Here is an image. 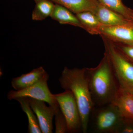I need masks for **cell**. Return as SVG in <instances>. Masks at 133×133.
<instances>
[{"mask_svg":"<svg viewBox=\"0 0 133 133\" xmlns=\"http://www.w3.org/2000/svg\"><path fill=\"white\" fill-rule=\"evenodd\" d=\"M86 71L95 106L112 103L120 88L107 55L105 52L97 66L86 68Z\"/></svg>","mask_w":133,"mask_h":133,"instance_id":"7a4b0ae2","label":"cell"},{"mask_svg":"<svg viewBox=\"0 0 133 133\" xmlns=\"http://www.w3.org/2000/svg\"><path fill=\"white\" fill-rule=\"evenodd\" d=\"M51 0H40L36 2L32 14L34 21H42L52 14L55 4Z\"/></svg>","mask_w":133,"mask_h":133,"instance_id":"2e32d148","label":"cell"},{"mask_svg":"<svg viewBox=\"0 0 133 133\" xmlns=\"http://www.w3.org/2000/svg\"><path fill=\"white\" fill-rule=\"evenodd\" d=\"M77 14L90 11L94 12L99 2L97 0H51Z\"/></svg>","mask_w":133,"mask_h":133,"instance_id":"8fae6325","label":"cell"},{"mask_svg":"<svg viewBox=\"0 0 133 133\" xmlns=\"http://www.w3.org/2000/svg\"><path fill=\"white\" fill-rule=\"evenodd\" d=\"M35 1L36 2V3L38 1H40V0H35Z\"/></svg>","mask_w":133,"mask_h":133,"instance_id":"44dd1931","label":"cell"},{"mask_svg":"<svg viewBox=\"0 0 133 133\" xmlns=\"http://www.w3.org/2000/svg\"><path fill=\"white\" fill-rule=\"evenodd\" d=\"M99 35L114 43L133 45V22L125 25L108 26L101 25Z\"/></svg>","mask_w":133,"mask_h":133,"instance_id":"52a82bcc","label":"cell"},{"mask_svg":"<svg viewBox=\"0 0 133 133\" xmlns=\"http://www.w3.org/2000/svg\"><path fill=\"white\" fill-rule=\"evenodd\" d=\"M102 38L105 52L109 58L120 88L133 94V64L118 49L114 43Z\"/></svg>","mask_w":133,"mask_h":133,"instance_id":"3957f363","label":"cell"},{"mask_svg":"<svg viewBox=\"0 0 133 133\" xmlns=\"http://www.w3.org/2000/svg\"><path fill=\"white\" fill-rule=\"evenodd\" d=\"M76 15L83 29L91 35H99L100 27L102 24L93 13L87 11L76 14Z\"/></svg>","mask_w":133,"mask_h":133,"instance_id":"5bb4252c","label":"cell"},{"mask_svg":"<svg viewBox=\"0 0 133 133\" xmlns=\"http://www.w3.org/2000/svg\"><path fill=\"white\" fill-rule=\"evenodd\" d=\"M55 133H69L67 123L64 115L59 108L55 115Z\"/></svg>","mask_w":133,"mask_h":133,"instance_id":"ac0fdd59","label":"cell"},{"mask_svg":"<svg viewBox=\"0 0 133 133\" xmlns=\"http://www.w3.org/2000/svg\"><path fill=\"white\" fill-rule=\"evenodd\" d=\"M113 43L118 49L133 64V45Z\"/></svg>","mask_w":133,"mask_h":133,"instance_id":"d6986e66","label":"cell"},{"mask_svg":"<svg viewBox=\"0 0 133 133\" xmlns=\"http://www.w3.org/2000/svg\"><path fill=\"white\" fill-rule=\"evenodd\" d=\"M46 73L43 67L40 66L30 72L12 79L11 85L15 90L26 89L37 83Z\"/></svg>","mask_w":133,"mask_h":133,"instance_id":"30bf717a","label":"cell"},{"mask_svg":"<svg viewBox=\"0 0 133 133\" xmlns=\"http://www.w3.org/2000/svg\"><path fill=\"white\" fill-rule=\"evenodd\" d=\"M94 108L93 114L94 131L98 133H116L123 117L112 103Z\"/></svg>","mask_w":133,"mask_h":133,"instance_id":"277c9868","label":"cell"},{"mask_svg":"<svg viewBox=\"0 0 133 133\" xmlns=\"http://www.w3.org/2000/svg\"><path fill=\"white\" fill-rule=\"evenodd\" d=\"M53 20L57 21L60 24H69L83 29L79 20L72 12L63 6L56 3L50 16Z\"/></svg>","mask_w":133,"mask_h":133,"instance_id":"4fadbf2b","label":"cell"},{"mask_svg":"<svg viewBox=\"0 0 133 133\" xmlns=\"http://www.w3.org/2000/svg\"></svg>","mask_w":133,"mask_h":133,"instance_id":"7402d4cb","label":"cell"},{"mask_svg":"<svg viewBox=\"0 0 133 133\" xmlns=\"http://www.w3.org/2000/svg\"><path fill=\"white\" fill-rule=\"evenodd\" d=\"M49 78L47 72L37 83L28 88L19 91H10L8 93V98L12 100L21 97L33 98L44 101L55 109H58L59 105L48 87Z\"/></svg>","mask_w":133,"mask_h":133,"instance_id":"5b68a950","label":"cell"},{"mask_svg":"<svg viewBox=\"0 0 133 133\" xmlns=\"http://www.w3.org/2000/svg\"><path fill=\"white\" fill-rule=\"evenodd\" d=\"M54 95L66 119L69 133L78 132L81 129V117L73 94L70 91L65 90Z\"/></svg>","mask_w":133,"mask_h":133,"instance_id":"8992f818","label":"cell"},{"mask_svg":"<svg viewBox=\"0 0 133 133\" xmlns=\"http://www.w3.org/2000/svg\"><path fill=\"white\" fill-rule=\"evenodd\" d=\"M112 103L118 108L123 118L133 119V94L120 89Z\"/></svg>","mask_w":133,"mask_h":133,"instance_id":"7c38bea8","label":"cell"},{"mask_svg":"<svg viewBox=\"0 0 133 133\" xmlns=\"http://www.w3.org/2000/svg\"><path fill=\"white\" fill-rule=\"evenodd\" d=\"M93 13L101 24L105 26L125 25L133 22L120 14L106 7L100 3Z\"/></svg>","mask_w":133,"mask_h":133,"instance_id":"9c48e42d","label":"cell"},{"mask_svg":"<svg viewBox=\"0 0 133 133\" xmlns=\"http://www.w3.org/2000/svg\"><path fill=\"white\" fill-rule=\"evenodd\" d=\"M15 100L19 102L22 110L26 114L28 117V133H42L38 119L30 105L28 97H21L17 98Z\"/></svg>","mask_w":133,"mask_h":133,"instance_id":"9a60e30c","label":"cell"},{"mask_svg":"<svg viewBox=\"0 0 133 133\" xmlns=\"http://www.w3.org/2000/svg\"><path fill=\"white\" fill-rule=\"evenodd\" d=\"M103 6L111 9L133 21V10L126 6L122 0H97Z\"/></svg>","mask_w":133,"mask_h":133,"instance_id":"e0dca14e","label":"cell"},{"mask_svg":"<svg viewBox=\"0 0 133 133\" xmlns=\"http://www.w3.org/2000/svg\"><path fill=\"white\" fill-rule=\"evenodd\" d=\"M116 133H133V119L123 118Z\"/></svg>","mask_w":133,"mask_h":133,"instance_id":"ffe728a7","label":"cell"},{"mask_svg":"<svg viewBox=\"0 0 133 133\" xmlns=\"http://www.w3.org/2000/svg\"><path fill=\"white\" fill-rule=\"evenodd\" d=\"M58 80L61 88L73 94L80 114L81 130L83 133L87 132L95 105L89 88L86 68L70 69L65 66Z\"/></svg>","mask_w":133,"mask_h":133,"instance_id":"6da1fadb","label":"cell"},{"mask_svg":"<svg viewBox=\"0 0 133 133\" xmlns=\"http://www.w3.org/2000/svg\"><path fill=\"white\" fill-rule=\"evenodd\" d=\"M28 98L30 105L38 119L42 133H52V120L56 112L59 108L55 109L51 106H47L44 101L33 98Z\"/></svg>","mask_w":133,"mask_h":133,"instance_id":"ba28073f","label":"cell"}]
</instances>
